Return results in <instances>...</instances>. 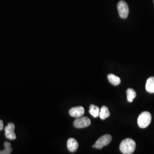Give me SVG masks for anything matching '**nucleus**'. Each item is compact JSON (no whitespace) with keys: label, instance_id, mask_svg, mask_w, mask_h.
<instances>
[{"label":"nucleus","instance_id":"39448f33","mask_svg":"<svg viewBox=\"0 0 154 154\" xmlns=\"http://www.w3.org/2000/svg\"><path fill=\"white\" fill-rule=\"evenodd\" d=\"M91 121L88 117H79L74 122V126L77 128H83L89 126Z\"/></svg>","mask_w":154,"mask_h":154},{"label":"nucleus","instance_id":"0eeeda50","mask_svg":"<svg viewBox=\"0 0 154 154\" xmlns=\"http://www.w3.org/2000/svg\"><path fill=\"white\" fill-rule=\"evenodd\" d=\"M85 113V109L82 106H78L72 107L69 110L70 116L74 118H79L83 116Z\"/></svg>","mask_w":154,"mask_h":154},{"label":"nucleus","instance_id":"9d476101","mask_svg":"<svg viewBox=\"0 0 154 154\" xmlns=\"http://www.w3.org/2000/svg\"><path fill=\"white\" fill-rule=\"evenodd\" d=\"M110 115V111L109 110V109L105 106H102L99 111V116L100 118L102 120H105V119L109 117Z\"/></svg>","mask_w":154,"mask_h":154},{"label":"nucleus","instance_id":"ddd939ff","mask_svg":"<svg viewBox=\"0 0 154 154\" xmlns=\"http://www.w3.org/2000/svg\"><path fill=\"white\" fill-rule=\"evenodd\" d=\"M99 111H100V110L98 106L94 105H90L89 112L93 117L94 118L98 117L99 115Z\"/></svg>","mask_w":154,"mask_h":154},{"label":"nucleus","instance_id":"f8f14e48","mask_svg":"<svg viewBox=\"0 0 154 154\" xmlns=\"http://www.w3.org/2000/svg\"><path fill=\"white\" fill-rule=\"evenodd\" d=\"M126 93L127 100L129 102H132L133 100L137 97L136 91L133 88H129L127 90Z\"/></svg>","mask_w":154,"mask_h":154},{"label":"nucleus","instance_id":"dca6fc26","mask_svg":"<svg viewBox=\"0 0 154 154\" xmlns=\"http://www.w3.org/2000/svg\"></svg>","mask_w":154,"mask_h":154},{"label":"nucleus","instance_id":"7ed1b4c3","mask_svg":"<svg viewBox=\"0 0 154 154\" xmlns=\"http://www.w3.org/2000/svg\"><path fill=\"white\" fill-rule=\"evenodd\" d=\"M111 140H112V137L109 134L105 135L97 140V141L95 142V144L93 146V147L97 149H102L105 146L109 144Z\"/></svg>","mask_w":154,"mask_h":154},{"label":"nucleus","instance_id":"2eb2a0df","mask_svg":"<svg viewBox=\"0 0 154 154\" xmlns=\"http://www.w3.org/2000/svg\"><path fill=\"white\" fill-rule=\"evenodd\" d=\"M4 128V122L2 120H0V131Z\"/></svg>","mask_w":154,"mask_h":154},{"label":"nucleus","instance_id":"4468645a","mask_svg":"<svg viewBox=\"0 0 154 154\" xmlns=\"http://www.w3.org/2000/svg\"><path fill=\"white\" fill-rule=\"evenodd\" d=\"M13 149L11 147V144L9 142H5L4 143V149L2 151L0 150V154H11Z\"/></svg>","mask_w":154,"mask_h":154},{"label":"nucleus","instance_id":"20e7f679","mask_svg":"<svg viewBox=\"0 0 154 154\" xmlns=\"http://www.w3.org/2000/svg\"><path fill=\"white\" fill-rule=\"evenodd\" d=\"M117 8L120 17L123 19L127 18L129 13V8L126 2L124 1H120L118 4Z\"/></svg>","mask_w":154,"mask_h":154},{"label":"nucleus","instance_id":"423d86ee","mask_svg":"<svg viewBox=\"0 0 154 154\" xmlns=\"http://www.w3.org/2000/svg\"><path fill=\"white\" fill-rule=\"evenodd\" d=\"M15 125L13 123H8L5 128L6 138L9 140H14L16 139V135L14 132Z\"/></svg>","mask_w":154,"mask_h":154},{"label":"nucleus","instance_id":"9b49d317","mask_svg":"<svg viewBox=\"0 0 154 154\" xmlns=\"http://www.w3.org/2000/svg\"><path fill=\"white\" fill-rule=\"evenodd\" d=\"M108 79L112 85L114 86H118L121 83V79L118 76H116V75L113 74H110L108 75Z\"/></svg>","mask_w":154,"mask_h":154},{"label":"nucleus","instance_id":"f257e3e1","mask_svg":"<svg viewBox=\"0 0 154 154\" xmlns=\"http://www.w3.org/2000/svg\"><path fill=\"white\" fill-rule=\"evenodd\" d=\"M136 148L135 142L131 138H126L122 141L119 149L122 154H131Z\"/></svg>","mask_w":154,"mask_h":154},{"label":"nucleus","instance_id":"1a4fd4ad","mask_svg":"<svg viewBox=\"0 0 154 154\" xmlns=\"http://www.w3.org/2000/svg\"><path fill=\"white\" fill-rule=\"evenodd\" d=\"M146 89L149 93H154V77L148 78L146 82Z\"/></svg>","mask_w":154,"mask_h":154},{"label":"nucleus","instance_id":"6e6552de","mask_svg":"<svg viewBox=\"0 0 154 154\" xmlns=\"http://www.w3.org/2000/svg\"><path fill=\"white\" fill-rule=\"evenodd\" d=\"M67 146L69 151L74 152L78 148V143L74 138H69L67 142Z\"/></svg>","mask_w":154,"mask_h":154},{"label":"nucleus","instance_id":"f03ea898","mask_svg":"<svg viewBox=\"0 0 154 154\" xmlns=\"http://www.w3.org/2000/svg\"><path fill=\"white\" fill-rule=\"evenodd\" d=\"M151 114L148 111H144L140 114L138 119V126L142 128L149 126L151 121Z\"/></svg>","mask_w":154,"mask_h":154}]
</instances>
